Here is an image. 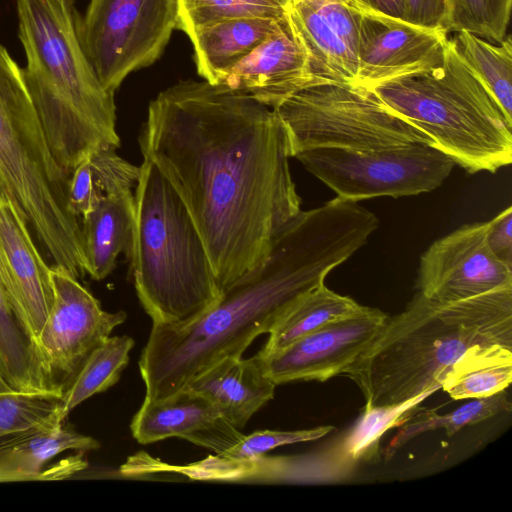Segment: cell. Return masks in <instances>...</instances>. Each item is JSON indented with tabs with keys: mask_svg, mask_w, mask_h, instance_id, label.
Masks as SVG:
<instances>
[{
	"mask_svg": "<svg viewBox=\"0 0 512 512\" xmlns=\"http://www.w3.org/2000/svg\"><path fill=\"white\" fill-rule=\"evenodd\" d=\"M139 144L186 206L220 295L265 260L301 211L287 130L246 94L180 81L150 102Z\"/></svg>",
	"mask_w": 512,
	"mask_h": 512,
	"instance_id": "1",
	"label": "cell"
},
{
	"mask_svg": "<svg viewBox=\"0 0 512 512\" xmlns=\"http://www.w3.org/2000/svg\"><path fill=\"white\" fill-rule=\"evenodd\" d=\"M281 18H233L194 30L189 38L193 44L198 74L205 81L217 84L224 72L276 30Z\"/></svg>",
	"mask_w": 512,
	"mask_h": 512,
	"instance_id": "22",
	"label": "cell"
},
{
	"mask_svg": "<svg viewBox=\"0 0 512 512\" xmlns=\"http://www.w3.org/2000/svg\"><path fill=\"white\" fill-rule=\"evenodd\" d=\"M512 381V350L461 365L441 388L454 400L474 399L505 390Z\"/></svg>",
	"mask_w": 512,
	"mask_h": 512,
	"instance_id": "30",
	"label": "cell"
},
{
	"mask_svg": "<svg viewBox=\"0 0 512 512\" xmlns=\"http://www.w3.org/2000/svg\"><path fill=\"white\" fill-rule=\"evenodd\" d=\"M0 172L52 266L86 275L81 221L68 208L70 176L50 151L23 69L1 44Z\"/></svg>",
	"mask_w": 512,
	"mask_h": 512,
	"instance_id": "6",
	"label": "cell"
},
{
	"mask_svg": "<svg viewBox=\"0 0 512 512\" xmlns=\"http://www.w3.org/2000/svg\"><path fill=\"white\" fill-rule=\"evenodd\" d=\"M512 286V268L487 243V222L463 225L436 240L420 258L424 296L451 302Z\"/></svg>",
	"mask_w": 512,
	"mask_h": 512,
	"instance_id": "14",
	"label": "cell"
},
{
	"mask_svg": "<svg viewBox=\"0 0 512 512\" xmlns=\"http://www.w3.org/2000/svg\"><path fill=\"white\" fill-rule=\"evenodd\" d=\"M25 84L50 151L70 176L94 152L118 148L114 94L82 48L73 0H16Z\"/></svg>",
	"mask_w": 512,
	"mask_h": 512,
	"instance_id": "4",
	"label": "cell"
},
{
	"mask_svg": "<svg viewBox=\"0 0 512 512\" xmlns=\"http://www.w3.org/2000/svg\"><path fill=\"white\" fill-rule=\"evenodd\" d=\"M50 279L53 305L37 343L53 389L63 394L89 354L127 315L103 310L78 278L64 269L51 265Z\"/></svg>",
	"mask_w": 512,
	"mask_h": 512,
	"instance_id": "12",
	"label": "cell"
},
{
	"mask_svg": "<svg viewBox=\"0 0 512 512\" xmlns=\"http://www.w3.org/2000/svg\"><path fill=\"white\" fill-rule=\"evenodd\" d=\"M86 274L94 280L106 278L118 256L131 258L135 230L132 192L107 197L81 219Z\"/></svg>",
	"mask_w": 512,
	"mask_h": 512,
	"instance_id": "21",
	"label": "cell"
},
{
	"mask_svg": "<svg viewBox=\"0 0 512 512\" xmlns=\"http://www.w3.org/2000/svg\"><path fill=\"white\" fill-rule=\"evenodd\" d=\"M273 110L287 130L292 157L315 148L362 151L435 146L427 134L387 107L370 88L357 84L313 85Z\"/></svg>",
	"mask_w": 512,
	"mask_h": 512,
	"instance_id": "8",
	"label": "cell"
},
{
	"mask_svg": "<svg viewBox=\"0 0 512 512\" xmlns=\"http://www.w3.org/2000/svg\"><path fill=\"white\" fill-rule=\"evenodd\" d=\"M11 390L10 387L5 383V381L0 376V392H5Z\"/></svg>",
	"mask_w": 512,
	"mask_h": 512,
	"instance_id": "39",
	"label": "cell"
},
{
	"mask_svg": "<svg viewBox=\"0 0 512 512\" xmlns=\"http://www.w3.org/2000/svg\"><path fill=\"white\" fill-rule=\"evenodd\" d=\"M334 430V426H318L293 431H255L249 435H243L236 444L216 456L233 462L253 460L277 447L318 440Z\"/></svg>",
	"mask_w": 512,
	"mask_h": 512,
	"instance_id": "33",
	"label": "cell"
},
{
	"mask_svg": "<svg viewBox=\"0 0 512 512\" xmlns=\"http://www.w3.org/2000/svg\"><path fill=\"white\" fill-rule=\"evenodd\" d=\"M512 350V286L441 302L417 294L343 373L373 406L436 392L461 365Z\"/></svg>",
	"mask_w": 512,
	"mask_h": 512,
	"instance_id": "3",
	"label": "cell"
},
{
	"mask_svg": "<svg viewBox=\"0 0 512 512\" xmlns=\"http://www.w3.org/2000/svg\"><path fill=\"white\" fill-rule=\"evenodd\" d=\"M100 443L53 422L0 441V483L61 480L88 466L83 454Z\"/></svg>",
	"mask_w": 512,
	"mask_h": 512,
	"instance_id": "19",
	"label": "cell"
},
{
	"mask_svg": "<svg viewBox=\"0 0 512 512\" xmlns=\"http://www.w3.org/2000/svg\"><path fill=\"white\" fill-rule=\"evenodd\" d=\"M449 40L458 57L512 122L511 36L507 35L500 43H492L471 32L460 31Z\"/></svg>",
	"mask_w": 512,
	"mask_h": 512,
	"instance_id": "26",
	"label": "cell"
},
{
	"mask_svg": "<svg viewBox=\"0 0 512 512\" xmlns=\"http://www.w3.org/2000/svg\"><path fill=\"white\" fill-rule=\"evenodd\" d=\"M130 429L140 444L179 437L212 450L216 455L243 437L211 401L187 388L160 399L145 397Z\"/></svg>",
	"mask_w": 512,
	"mask_h": 512,
	"instance_id": "18",
	"label": "cell"
},
{
	"mask_svg": "<svg viewBox=\"0 0 512 512\" xmlns=\"http://www.w3.org/2000/svg\"><path fill=\"white\" fill-rule=\"evenodd\" d=\"M356 8L366 9L406 21L405 0H353Z\"/></svg>",
	"mask_w": 512,
	"mask_h": 512,
	"instance_id": "37",
	"label": "cell"
},
{
	"mask_svg": "<svg viewBox=\"0 0 512 512\" xmlns=\"http://www.w3.org/2000/svg\"><path fill=\"white\" fill-rule=\"evenodd\" d=\"M59 392H0V440L44 426L58 419Z\"/></svg>",
	"mask_w": 512,
	"mask_h": 512,
	"instance_id": "31",
	"label": "cell"
},
{
	"mask_svg": "<svg viewBox=\"0 0 512 512\" xmlns=\"http://www.w3.org/2000/svg\"><path fill=\"white\" fill-rule=\"evenodd\" d=\"M131 267L138 299L154 325H183L220 297L203 240L183 201L143 158L135 187Z\"/></svg>",
	"mask_w": 512,
	"mask_h": 512,
	"instance_id": "5",
	"label": "cell"
},
{
	"mask_svg": "<svg viewBox=\"0 0 512 512\" xmlns=\"http://www.w3.org/2000/svg\"><path fill=\"white\" fill-rule=\"evenodd\" d=\"M433 392L389 406L366 403L357 420L323 447L301 455L266 458L249 463L248 477L284 483L335 484L350 480L360 463L377 456L388 430L402 425Z\"/></svg>",
	"mask_w": 512,
	"mask_h": 512,
	"instance_id": "11",
	"label": "cell"
},
{
	"mask_svg": "<svg viewBox=\"0 0 512 512\" xmlns=\"http://www.w3.org/2000/svg\"><path fill=\"white\" fill-rule=\"evenodd\" d=\"M287 15L305 50L312 76L320 84H355L356 55L329 24L303 0H290Z\"/></svg>",
	"mask_w": 512,
	"mask_h": 512,
	"instance_id": "24",
	"label": "cell"
},
{
	"mask_svg": "<svg viewBox=\"0 0 512 512\" xmlns=\"http://www.w3.org/2000/svg\"><path fill=\"white\" fill-rule=\"evenodd\" d=\"M362 308L350 297L330 290L324 283L301 295L268 333L269 338L258 352L267 354L285 348L294 341L353 315Z\"/></svg>",
	"mask_w": 512,
	"mask_h": 512,
	"instance_id": "25",
	"label": "cell"
},
{
	"mask_svg": "<svg viewBox=\"0 0 512 512\" xmlns=\"http://www.w3.org/2000/svg\"><path fill=\"white\" fill-rule=\"evenodd\" d=\"M369 213L339 197L300 213L278 234L265 260L183 325H154L139 358L145 397L160 399L225 358L242 357L304 293L366 244Z\"/></svg>",
	"mask_w": 512,
	"mask_h": 512,
	"instance_id": "2",
	"label": "cell"
},
{
	"mask_svg": "<svg viewBox=\"0 0 512 512\" xmlns=\"http://www.w3.org/2000/svg\"><path fill=\"white\" fill-rule=\"evenodd\" d=\"M357 85L371 88L440 66L448 45L442 28H427L359 9Z\"/></svg>",
	"mask_w": 512,
	"mask_h": 512,
	"instance_id": "15",
	"label": "cell"
},
{
	"mask_svg": "<svg viewBox=\"0 0 512 512\" xmlns=\"http://www.w3.org/2000/svg\"><path fill=\"white\" fill-rule=\"evenodd\" d=\"M290 0H178L177 29L188 36L219 21L243 17L281 18Z\"/></svg>",
	"mask_w": 512,
	"mask_h": 512,
	"instance_id": "29",
	"label": "cell"
},
{
	"mask_svg": "<svg viewBox=\"0 0 512 512\" xmlns=\"http://www.w3.org/2000/svg\"><path fill=\"white\" fill-rule=\"evenodd\" d=\"M487 243L492 253L512 268V207L487 222Z\"/></svg>",
	"mask_w": 512,
	"mask_h": 512,
	"instance_id": "35",
	"label": "cell"
},
{
	"mask_svg": "<svg viewBox=\"0 0 512 512\" xmlns=\"http://www.w3.org/2000/svg\"><path fill=\"white\" fill-rule=\"evenodd\" d=\"M133 346L134 340L128 335L109 336L89 354L63 393L58 413L60 422L79 404L118 382Z\"/></svg>",
	"mask_w": 512,
	"mask_h": 512,
	"instance_id": "27",
	"label": "cell"
},
{
	"mask_svg": "<svg viewBox=\"0 0 512 512\" xmlns=\"http://www.w3.org/2000/svg\"><path fill=\"white\" fill-rule=\"evenodd\" d=\"M406 21L427 28H442L446 18V0H405Z\"/></svg>",
	"mask_w": 512,
	"mask_h": 512,
	"instance_id": "36",
	"label": "cell"
},
{
	"mask_svg": "<svg viewBox=\"0 0 512 512\" xmlns=\"http://www.w3.org/2000/svg\"><path fill=\"white\" fill-rule=\"evenodd\" d=\"M318 84L310 72L305 50L285 15L276 30L224 72L215 85L246 94L274 109L300 90Z\"/></svg>",
	"mask_w": 512,
	"mask_h": 512,
	"instance_id": "16",
	"label": "cell"
},
{
	"mask_svg": "<svg viewBox=\"0 0 512 512\" xmlns=\"http://www.w3.org/2000/svg\"><path fill=\"white\" fill-rule=\"evenodd\" d=\"M388 316L377 308H362L341 320L294 341L285 348L254 357L275 385L292 381H326L343 374L370 346Z\"/></svg>",
	"mask_w": 512,
	"mask_h": 512,
	"instance_id": "13",
	"label": "cell"
},
{
	"mask_svg": "<svg viewBox=\"0 0 512 512\" xmlns=\"http://www.w3.org/2000/svg\"><path fill=\"white\" fill-rule=\"evenodd\" d=\"M294 157L337 197L354 202L432 191L456 164L437 147L425 144L362 151L315 148Z\"/></svg>",
	"mask_w": 512,
	"mask_h": 512,
	"instance_id": "9",
	"label": "cell"
},
{
	"mask_svg": "<svg viewBox=\"0 0 512 512\" xmlns=\"http://www.w3.org/2000/svg\"><path fill=\"white\" fill-rule=\"evenodd\" d=\"M339 35L356 55L359 20L353 0H303Z\"/></svg>",
	"mask_w": 512,
	"mask_h": 512,
	"instance_id": "34",
	"label": "cell"
},
{
	"mask_svg": "<svg viewBox=\"0 0 512 512\" xmlns=\"http://www.w3.org/2000/svg\"><path fill=\"white\" fill-rule=\"evenodd\" d=\"M275 383L261 369L255 357L225 358L190 381L184 388L211 401L221 416L236 429L249 419L275 393Z\"/></svg>",
	"mask_w": 512,
	"mask_h": 512,
	"instance_id": "20",
	"label": "cell"
},
{
	"mask_svg": "<svg viewBox=\"0 0 512 512\" xmlns=\"http://www.w3.org/2000/svg\"><path fill=\"white\" fill-rule=\"evenodd\" d=\"M0 276L37 340L54 300L50 266L14 199L0 203Z\"/></svg>",
	"mask_w": 512,
	"mask_h": 512,
	"instance_id": "17",
	"label": "cell"
},
{
	"mask_svg": "<svg viewBox=\"0 0 512 512\" xmlns=\"http://www.w3.org/2000/svg\"><path fill=\"white\" fill-rule=\"evenodd\" d=\"M511 411V402L505 390L491 396L474 398L472 401L444 415L436 409H417L402 425L387 445L384 455H393L414 437L439 428L452 436L465 426L477 424L501 412Z\"/></svg>",
	"mask_w": 512,
	"mask_h": 512,
	"instance_id": "28",
	"label": "cell"
},
{
	"mask_svg": "<svg viewBox=\"0 0 512 512\" xmlns=\"http://www.w3.org/2000/svg\"><path fill=\"white\" fill-rule=\"evenodd\" d=\"M512 0H446L444 30L468 31L492 43L507 36Z\"/></svg>",
	"mask_w": 512,
	"mask_h": 512,
	"instance_id": "32",
	"label": "cell"
},
{
	"mask_svg": "<svg viewBox=\"0 0 512 512\" xmlns=\"http://www.w3.org/2000/svg\"><path fill=\"white\" fill-rule=\"evenodd\" d=\"M14 199L1 172H0V203ZM15 200V199H14ZM16 201V200H15Z\"/></svg>",
	"mask_w": 512,
	"mask_h": 512,
	"instance_id": "38",
	"label": "cell"
},
{
	"mask_svg": "<svg viewBox=\"0 0 512 512\" xmlns=\"http://www.w3.org/2000/svg\"><path fill=\"white\" fill-rule=\"evenodd\" d=\"M469 173L512 162V122L469 71L450 40L443 63L370 88Z\"/></svg>",
	"mask_w": 512,
	"mask_h": 512,
	"instance_id": "7",
	"label": "cell"
},
{
	"mask_svg": "<svg viewBox=\"0 0 512 512\" xmlns=\"http://www.w3.org/2000/svg\"><path fill=\"white\" fill-rule=\"evenodd\" d=\"M0 376L14 391L53 389L33 331L0 276ZM60 393V392H59Z\"/></svg>",
	"mask_w": 512,
	"mask_h": 512,
	"instance_id": "23",
	"label": "cell"
},
{
	"mask_svg": "<svg viewBox=\"0 0 512 512\" xmlns=\"http://www.w3.org/2000/svg\"><path fill=\"white\" fill-rule=\"evenodd\" d=\"M177 23L178 0H91L78 30L99 81L114 94L161 56Z\"/></svg>",
	"mask_w": 512,
	"mask_h": 512,
	"instance_id": "10",
	"label": "cell"
}]
</instances>
